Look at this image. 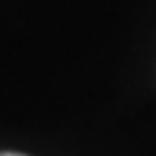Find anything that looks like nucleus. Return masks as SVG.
<instances>
[{
  "instance_id": "obj_1",
  "label": "nucleus",
  "mask_w": 156,
  "mask_h": 156,
  "mask_svg": "<svg viewBox=\"0 0 156 156\" xmlns=\"http://www.w3.org/2000/svg\"><path fill=\"white\" fill-rule=\"evenodd\" d=\"M0 156H23V154H0Z\"/></svg>"
}]
</instances>
